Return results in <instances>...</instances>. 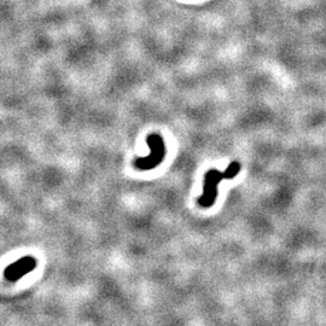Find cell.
Masks as SVG:
<instances>
[{
    "label": "cell",
    "mask_w": 326,
    "mask_h": 326,
    "mask_svg": "<svg viewBox=\"0 0 326 326\" xmlns=\"http://www.w3.org/2000/svg\"><path fill=\"white\" fill-rule=\"evenodd\" d=\"M148 143L151 149V155L145 158H138L134 162V166L141 170H149L158 166L166 156V145L161 136L150 135L148 138Z\"/></svg>",
    "instance_id": "2"
},
{
    "label": "cell",
    "mask_w": 326,
    "mask_h": 326,
    "mask_svg": "<svg viewBox=\"0 0 326 326\" xmlns=\"http://www.w3.org/2000/svg\"><path fill=\"white\" fill-rule=\"evenodd\" d=\"M241 170V164L232 162L225 172H219L216 169H210L204 175V189L203 195L198 198L197 203L202 208H210L214 206L217 196V184L222 180L234 179Z\"/></svg>",
    "instance_id": "1"
},
{
    "label": "cell",
    "mask_w": 326,
    "mask_h": 326,
    "mask_svg": "<svg viewBox=\"0 0 326 326\" xmlns=\"http://www.w3.org/2000/svg\"><path fill=\"white\" fill-rule=\"evenodd\" d=\"M36 267H38V262L33 256H24L6 266L4 269V278L8 282L15 283L23 278L28 273H32Z\"/></svg>",
    "instance_id": "3"
}]
</instances>
